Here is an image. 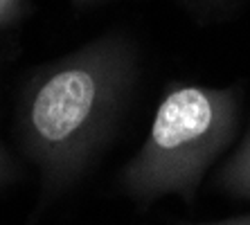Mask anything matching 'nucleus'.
I'll use <instances>...</instances> for the list:
<instances>
[{"instance_id":"20e7f679","label":"nucleus","mask_w":250,"mask_h":225,"mask_svg":"<svg viewBox=\"0 0 250 225\" xmlns=\"http://www.w3.org/2000/svg\"><path fill=\"white\" fill-rule=\"evenodd\" d=\"M32 12L29 0H0V29L16 27Z\"/></svg>"},{"instance_id":"39448f33","label":"nucleus","mask_w":250,"mask_h":225,"mask_svg":"<svg viewBox=\"0 0 250 225\" xmlns=\"http://www.w3.org/2000/svg\"><path fill=\"white\" fill-rule=\"evenodd\" d=\"M21 178H23V169H21V164L14 160V156L5 149L2 140H0V189L14 185Z\"/></svg>"},{"instance_id":"423d86ee","label":"nucleus","mask_w":250,"mask_h":225,"mask_svg":"<svg viewBox=\"0 0 250 225\" xmlns=\"http://www.w3.org/2000/svg\"><path fill=\"white\" fill-rule=\"evenodd\" d=\"M176 225H250V212L241 214V216H232V219H223V221H212V223H187V221H181Z\"/></svg>"},{"instance_id":"7ed1b4c3","label":"nucleus","mask_w":250,"mask_h":225,"mask_svg":"<svg viewBox=\"0 0 250 225\" xmlns=\"http://www.w3.org/2000/svg\"><path fill=\"white\" fill-rule=\"evenodd\" d=\"M214 183L226 196L250 201V128L232 151V156L216 171Z\"/></svg>"},{"instance_id":"0eeeda50","label":"nucleus","mask_w":250,"mask_h":225,"mask_svg":"<svg viewBox=\"0 0 250 225\" xmlns=\"http://www.w3.org/2000/svg\"><path fill=\"white\" fill-rule=\"evenodd\" d=\"M77 9H86V7H93V5H99V2H104V0H70Z\"/></svg>"},{"instance_id":"f03ea898","label":"nucleus","mask_w":250,"mask_h":225,"mask_svg":"<svg viewBox=\"0 0 250 225\" xmlns=\"http://www.w3.org/2000/svg\"><path fill=\"white\" fill-rule=\"evenodd\" d=\"M241 88L171 81L156 106L149 135L117 173V187L138 209L165 196L192 205L201 180L232 144Z\"/></svg>"},{"instance_id":"f257e3e1","label":"nucleus","mask_w":250,"mask_h":225,"mask_svg":"<svg viewBox=\"0 0 250 225\" xmlns=\"http://www.w3.org/2000/svg\"><path fill=\"white\" fill-rule=\"evenodd\" d=\"M140 77V52L124 32L97 36L27 75L16 97L14 133L41 176V203L83 180L113 140Z\"/></svg>"},{"instance_id":"6e6552de","label":"nucleus","mask_w":250,"mask_h":225,"mask_svg":"<svg viewBox=\"0 0 250 225\" xmlns=\"http://www.w3.org/2000/svg\"><path fill=\"white\" fill-rule=\"evenodd\" d=\"M209 2H212V0H209Z\"/></svg>"}]
</instances>
